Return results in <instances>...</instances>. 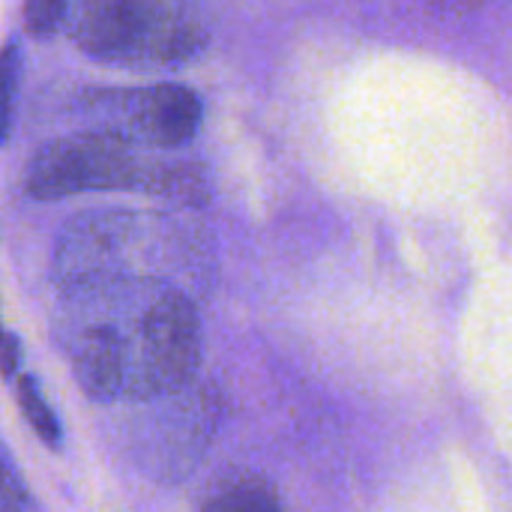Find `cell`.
<instances>
[{
  "label": "cell",
  "instance_id": "obj_13",
  "mask_svg": "<svg viewBox=\"0 0 512 512\" xmlns=\"http://www.w3.org/2000/svg\"><path fill=\"white\" fill-rule=\"evenodd\" d=\"M0 333H3V327H0Z\"/></svg>",
  "mask_w": 512,
  "mask_h": 512
},
{
  "label": "cell",
  "instance_id": "obj_4",
  "mask_svg": "<svg viewBox=\"0 0 512 512\" xmlns=\"http://www.w3.org/2000/svg\"><path fill=\"white\" fill-rule=\"evenodd\" d=\"M60 30L87 57L135 72L183 66L210 39L201 0H66Z\"/></svg>",
  "mask_w": 512,
  "mask_h": 512
},
{
  "label": "cell",
  "instance_id": "obj_2",
  "mask_svg": "<svg viewBox=\"0 0 512 512\" xmlns=\"http://www.w3.org/2000/svg\"><path fill=\"white\" fill-rule=\"evenodd\" d=\"M51 273L54 285L90 276H153L195 297L213 276V243L198 225L168 213H90L60 234Z\"/></svg>",
  "mask_w": 512,
  "mask_h": 512
},
{
  "label": "cell",
  "instance_id": "obj_9",
  "mask_svg": "<svg viewBox=\"0 0 512 512\" xmlns=\"http://www.w3.org/2000/svg\"><path fill=\"white\" fill-rule=\"evenodd\" d=\"M63 9H66V0H24V9H21L24 33L33 39H48L51 33L60 30Z\"/></svg>",
  "mask_w": 512,
  "mask_h": 512
},
{
  "label": "cell",
  "instance_id": "obj_6",
  "mask_svg": "<svg viewBox=\"0 0 512 512\" xmlns=\"http://www.w3.org/2000/svg\"><path fill=\"white\" fill-rule=\"evenodd\" d=\"M201 510L270 512L282 510V501H279L276 489L264 477L243 474V477H234V480H225V483L213 486V492L201 498Z\"/></svg>",
  "mask_w": 512,
  "mask_h": 512
},
{
  "label": "cell",
  "instance_id": "obj_8",
  "mask_svg": "<svg viewBox=\"0 0 512 512\" xmlns=\"http://www.w3.org/2000/svg\"><path fill=\"white\" fill-rule=\"evenodd\" d=\"M21 93V45L9 39L0 48V147L12 138Z\"/></svg>",
  "mask_w": 512,
  "mask_h": 512
},
{
  "label": "cell",
  "instance_id": "obj_12",
  "mask_svg": "<svg viewBox=\"0 0 512 512\" xmlns=\"http://www.w3.org/2000/svg\"><path fill=\"white\" fill-rule=\"evenodd\" d=\"M435 3H456V6H465V3H474V0H435ZM477 3H483V0H477Z\"/></svg>",
  "mask_w": 512,
  "mask_h": 512
},
{
  "label": "cell",
  "instance_id": "obj_3",
  "mask_svg": "<svg viewBox=\"0 0 512 512\" xmlns=\"http://www.w3.org/2000/svg\"><path fill=\"white\" fill-rule=\"evenodd\" d=\"M21 186L36 201L87 192H141L189 207L210 201V177L201 165L141 156L138 147L90 129L42 144L24 165Z\"/></svg>",
  "mask_w": 512,
  "mask_h": 512
},
{
  "label": "cell",
  "instance_id": "obj_7",
  "mask_svg": "<svg viewBox=\"0 0 512 512\" xmlns=\"http://www.w3.org/2000/svg\"><path fill=\"white\" fill-rule=\"evenodd\" d=\"M15 399H18V408L21 414L27 417L30 429L39 435V441L48 447V450H60L63 447V426H60V417L54 414V408L45 402L39 384L30 378V375H21L18 384H15Z\"/></svg>",
  "mask_w": 512,
  "mask_h": 512
},
{
  "label": "cell",
  "instance_id": "obj_10",
  "mask_svg": "<svg viewBox=\"0 0 512 512\" xmlns=\"http://www.w3.org/2000/svg\"><path fill=\"white\" fill-rule=\"evenodd\" d=\"M30 507L33 498L24 492V483L12 468V459L0 447V510H30Z\"/></svg>",
  "mask_w": 512,
  "mask_h": 512
},
{
  "label": "cell",
  "instance_id": "obj_1",
  "mask_svg": "<svg viewBox=\"0 0 512 512\" xmlns=\"http://www.w3.org/2000/svg\"><path fill=\"white\" fill-rule=\"evenodd\" d=\"M54 342L96 402L183 393L201 366L192 294L153 276H90L57 285Z\"/></svg>",
  "mask_w": 512,
  "mask_h": 512
},
{
  "label": "cell",
  "instance_id": "obj_5",
  "mask_svg": "<svg viewBox=\"0 0 512 512\" xmlns=\"http://www.w3.org/2000/svg\"><path fill=\"white\" fill-rule=\"evenodd\" d=\"M81 123L138 150H180L201 129V99L183 84L90 90L78 99Z\"/></svg>",
  "mask_w": 512,
  "mask_h": 512
},
{
  "label": "cell",
  "instance_id": "obj_11",
  "mask_svg": "<svg viewBox=\"0 0 512 512\" xmlns=\"http://www.w3.org/2000/svg\"><path fill=\"white\" fill-rule=\"evenodd\" d=\"M18 369H21V342H18V336L15 333H0V375L9 381V378H15L18 375Z\"/></svg>",
  "mask_w": 512,
  "mask_h": 512
}]
</instances>
